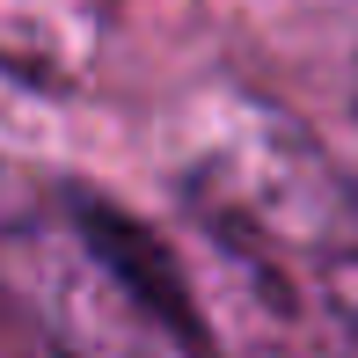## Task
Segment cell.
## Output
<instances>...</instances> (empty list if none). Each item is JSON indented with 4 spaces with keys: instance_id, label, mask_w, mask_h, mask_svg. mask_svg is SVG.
Listing matches in <instances>:
<instances>
[{
    "instance_id": "cell-1",
    "label": "cell",
    "mask_w": 358,
    "mask_h": 358,
    "mask_svg": "<svg viewBox=\"0 0 358 358\" xmlns=\"http://www.w3.org/2000/svg\"><path fill=\"white\" fill-rule=\"evenodd\" d=\"M183 198L205 234L249 256H329L358 234V190L329 146L249 88H213L183 117Z\"/></svg>"
},
{
    "instance_id": "cell-2",
    "label": "cell",
    "mask_w": 358,
    "mask_h": 358,
    "mask_svg": "<svg viewBox=\"0 0 358 358\" xmlns=\"http://www.w3.org/2000/svg\"><path fill=\"white\" fill-rule=\"evenodd\" d=\"M0 285L44 322V336L73 351H176L124 278L73 234V220H37L0 234Z\"/></svg>"
},
{
    "instance_id": "cell-3",
    "label": "cell",
    "mask_w": 358,
    "mask_h": 358,
    "mask_svg": "<svg viewBox=\"0 0 358 358\" xmlns=\"http://www.w3.org/2000/svg\"><path fill=\"white\" fill-rule=\"evenodd\" d=\"M110 44L103 0H0V66L52 95L88 88Z\"/></svg>"
},
{
    "instance_id": "cell-4",
    "label": "cell",
    "mask_w": 358,
    "mask_h": 358,
    "mask_svg": "<svg viewBox=\"0 0 358 358\" xmlns=\"http://www.w3.org/2000/svg\"><path fill=\"white\" fill-rule=\"evenodd\" d=\"M52 88H37V80L8 73L0 66V161H29V154H52Z\"/></svg>"
},
{
    "instance_id": "cell-5",
    "label": "cell",
    "mask_w": 358,
    "mask_h": 358,
    "mask_svg": "<svg viewBox=\"0 0 358 358\" xmlns=\"http://www.w3.org/2000/svg\"><path fill=\"white\" fill-rule=\"evenodd\" d=\"M315 285H322V315L336 322V336L358 344V234L336 241L329 256H315Z\"/></svg>"
},
{
    "instance_id": "cell-6",
    "label": "cell",
    "mask_w": 358,
    "mask_h": 358,
    "mask_svg": "<svg viewBox=\"0 0 358 358\" xmlns=\"http://www.w3.org/2000/svg\"><path fill=\"white\" fill-rule=\"evenodd\" d=\"M344 154H351V169H344V176H351V190H358V110H351V146H344Z\"/></svg>"
}]
</instances>
